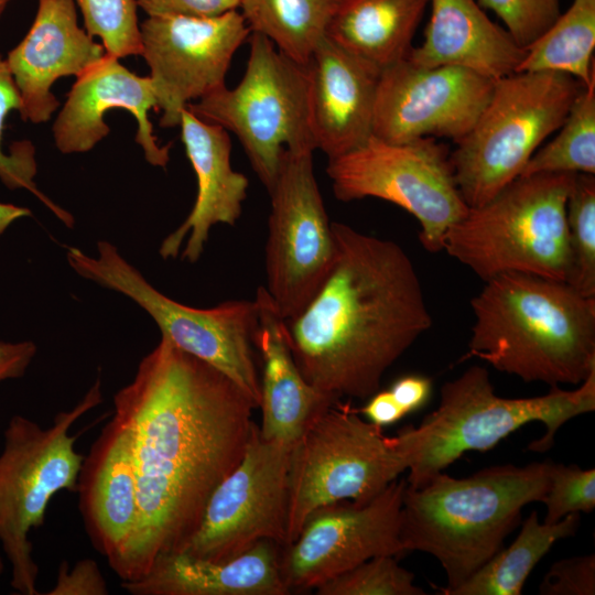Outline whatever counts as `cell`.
I'll use <instances>...</instances> for the list:
<instances>
[{"mask_svg": "<svg viewBox=\"0 0 595 595\" xmlns=\"http://www.w3.org/2000/svg\"><path fill=\"white\" fill-rule=\"evenodd\" d=\"M551 462L496 465L465 478L439 473L403 494L400 542L403 551L434 556L446 574L450 595L502 545L522 509L542 502Z\"/></svg>", "mask_w": 595, "mask_h": 595, "instance_id": "4", "label": "cell"}, {"mask_svg": "<svg viewBox=\"0 0 595 595\" xmlns=\"http://www.w3.org/2000/svg\"><path fill=\"white\" fill-rule=\"evenodd\" d=\"M556 132L530 158L520 176L540 173L595 175V78L578 94Z\"/></svg>", "mask_w": 595, "mask_h": 595, "instance_id": "30", "label": "cell"}, {"mask_svg": "<svg viewBox=\"0 0 595 595\" xmlns=\"http://www.w3.org/2000/svg\"><path fill=\"white\" fill-rule=\"evenodd\" d=\"M36 354L31 340L0 342V382L22 377Z\"/></svg>", "mask_w": 595, "mask_h": 595, "instance_id": "40", "label": "cell"}, {"mask_svg": "<svg viewBox=\"0 0 595 595\" xmlns=\"http://www.w3.org/2000/svg\"><path fill=\"white\" fill-rule=\"evenodd\" d=\"M12 0H0V15Z\"/></svg>", "mask_w": 595, "mask_h": 595, "instance_id": "43", "label": "cell"}, {"mask_svg": "<svg viewBox=\"0 0 595 595\" xmlns=\"http://www.w3.org/2000/svg\"><path fill=\"white\" fill-rule=\"evenodd\" d=\"M542 502L545 505L543 522L549 524L570 513L591 512L595 507V469L553 463Z\"/></svg>", "mask_w": 595, "mask_h": 595, "instance_id": "35", "label": "cell"}, {"mask_svg": "<svg viewBox=\"0 0 595 595\" xmlns=\"http://www.w3.org/2000/svg\"><path fill=\"white\" fill-rule=\"evenodd\" d=\"M312 150H285L270 195L264 285L283 320L318 291L336 258L332 223L313 169Z\"/></svg>", "mask_w": 595, "mask_h": 595, "instance_id": "13", "label": "cell"}, {"mask_svg": "<svg viewBox=\"0 0 595 595\" xmlns=\"http://www.w3.org/2000/svg\"><path fill=\"white\" fill-rule=\"evenodd\" d=\"M398 558L380 555L335 576L315 588L317 595H424L414 574Z\"/></svg>", "mask_w": 595, "mask_h": 595, "instance_id": "34", "label": "cell"}, {"mask_svg": "<svg viewBox=\"0 0 595 595\" xmlns=\"http://www.w3.org/2000/svg\"><path fill=\"white\" fill-rule=\"evenodd\" d=\"M85 30L102 41L106 54L122 58L142 54L136 0H73Z\"/></svg>", "mask_w": 595, "mask_h": 595, "instance_id": "33", "label": "cell"}, {"mask_svg": "<svg viewBox=\"0 0 595 595\" xmlns=\"http://www.w3.org/2000/svg\"><path fill=\"white\" fill-rule=\"evenodd\" d=\"M494 83L467 68L422 67L405 57L380 73L372 134L393 143L426 137L456 143L476 122Z\"/></svg>", "mask_w": 595, "mask_h": 595, "instance_id": "17", "label": "cell"}, {"mask_svg": "<svg viewBox=\"0 0 595 595\" xmlns=\"http://www.w3.org/2000/svg\"><path fill=\"white\" fill-rule=\"evenodd\" d=\"M3 567H4V564H3L2 559L0 558V576H1L2 572H3Z\"/></svg>", "mask_w": 595, "mask_h": 595, "instance_id": "44", "label": "cell"}, {"mask_svg": "<svg viewBox=\"0 0 595 595\" xmlns=\"http://www.w3.org/2000/svg\"><path fill=\"white\" fill-rule=\"evenodd\" d=\"M105 54V47L79 26L73 0H37L31 28L6 57L19 89L22 120L48 121L60 105L53 84L78 76Z\"/></svg>", "mask_w": 595, "mask_h": 595, "instance_id": "19", "label": "cell"}, {"mask_svg": "<svg viewBox=\"0 0 595 595\" xmlns=\"http://www.w3.org/2000/svg\"><path fill=\"white\" fill-rule=\"evenodd\" d=\"M580 513H570L555 523L540 522L537 511L523 521L513 542L499 550L450 595H520L538 562L553 544L578 530Z\"/></svg>", "mask_w": 595, "mask_h": 595, "instance_id": "27", "label": "cell"}, {"mask_svg": "<svg viewBox=\"0 0 595 595\" xmlns=\"http://www.w3.org/2000/svg\"><path fill=\"white\" fill-rule=\"evenodd\" d=\"M466 357L526 382L581 385L595 370V298L566 282L508 272L470 300Z\"/></svg>", "mask_w": 595, "mask_h": 595, "instance_id": "3", "label": "cell"}, {"mask_svg": "<svg viewBox=\"0 0 595 595\" xmlns=\"http://www.w3.org/2000/svg\"><path fill=\"white\" fill-rule=\"evenodd\" d=\"M340 0H240L239 8L251 32L269 39L292 61L307 65L327 36Z\"/></svg>", "mask_w": 595, "mask_h": 595, "instance_id": "28", "label": "cell"}, {"mask_svg": "<svg viewBox=\"0 0 595 595\" xmlns=\"http://www.w3.org/2000/svg\"><path fill=\"white\" fill-rule=\"evenodd\" d=\"M389 390L408 414L426 403L431 394L432 381L424 376L408 375L397 379Z\"/></svg>", "mask_w": 595, "mask_h": 595, "instance_id": "41", "label": "cell"}, {"mask_svg": "<svg viewBox=\"0 0 595 595\" xmlns=\"http://www.w3.org/2000/svg\"><path fill=\"white\" fill-rule=\"evenodd\" d=\"M259 321L255 347L262 359L260 436L293 446L309 424L327 407L338 402L313 387L292 355L285 321L264 286L257 290Z\"/></svg>", "mask_w": 595, "mask_h": 595, "instance_id": "23", "label": "cell"}, {"mask_svg": "<svg viewBox=\"0 0 595 595\" xmlns=\"http://www.w3.org/2000/svg\"><path fill=\"white\" fill-rule=\"evenodd\" d=\"M306 66L311 128L316 149L332 159L365 143L372 136L381 72L327 36Z\"/></svg>", "mask_w": 595, "mask_h": 595, "instance_id": "21", "label": "cell"}, {"mask_svg": "<svg viewBox=\"0 0 595 595\" xmlns=\"http://www.w3.org/2000/svg\"><path fill=\"white\" fill-rule=\"evenodd\" d=\"M280 552L271 540L219 562L171 552L156 558L141 578L122 581L121 588L132 595H286Z\"/></svg>", "mask_w": 595, "mask_h": 595, "instance_id": "24", "label": "cell"}, {"mask_svg": "<svg viewBox=\"0 0 595 595\" xmlns=\"http://www.w3.org/2000/svg\"><path fill=\"white\" fill-rule=\"evenodd\" d=\"M538 591L541 595H594L595 555H577L554 562Z\"/></svg>", "mask_w": 595, "mask_h": 595, "instance_id": "37", "label": "cell"}, {"mask_svg": "<svg viewBox=\"0 0 595 595\" xmlns=\"http://www.w3.org/2000/svg\"><path fill=\"white\" fill-rule=\"evenodd\" d=\"M66 259L80 277L136 302L156 323L161 336L215 367L257 404L260 378L255 360L259 306L255 300H229L197 309L161 293L109 241L97 242V256L66 247Z\"/></svg>", "mask_w": 595, "mask_h": 595, "instance_id": "10", "label": "cell"}, {"mask_svg": "<svg viewBox=\"0 0 595 595\" xmlns=\"http://www.w3.org/2000/svg\"><path fill=\"white\" fill-rule=\"evenodd\" d=\"M152 108H158V98L151 77L134 74L119 58L105 54L76 76L53 125L55 145L64 154L91 150L110 132L105 113L125 109L137 120L136 142L148 163L165 167L170 144L160 145L153 134L148 116Z\"/></svg>", "mask_w": 595, "mask_h": 595, "instance_id": "18", "label": "cell"}, {"mask_svg": "<svg viewBox=\"0 0 595 595\" xmlns=\"http://www.w3.org/2000/svg\"><path fill=\"white\" fill-rule=\"evenodd\" d=\"M335 197L353 202L367 197L390 202L420 224L421 245L443 250L447 230L468 210L450 161V151L435 138L393 143L374 134L326 166Z\"/></svg>", "mask_w": 595, "mask_h": 595, "instance_id": "12", "label": "cell"}, {"mask_svg": "<svg viewBox=\"0 0 595 595\" xmlns=\"http://www.w3.org/2000/svg\"><path fill=\"white\" fill-rule=\"evenodd\" d=\"M248 39L249 57L239 84L231 89L225 86L186 108L199 119L235 133L269 191L285 150H316L309 71L266 36L251 32Z\"/></svg>", "mask_w": 595, "mask_h": 595, "instance_id": "9", "label": "cell"}, {"mask_svg": "<svg viewBox=\"0 0 595 595\" xmlns=\"http://www.w3.org/2000/svg\"><path fill=\"white\" fill-rule=\"evenodd\" d=\"M21 98L7 60L0 54V180L10 190L25 188L36 195L68 227L74 218L60 208L37 188L33 181L36 174L35 149L31 141L12 143L9 152L2 150V137L8 115L20 111Z\"/></svg>", "mask_w": 595, "mask_h": 595, "instance_id": "32", "label": "cell"}, {"mask_svg": "<svg viewBox=\"0 0 595 595\" xmlns=\"http://www.w3.org/2000/svg\"><path fill=\"white\" fill-rule=\"evenodd\" d=\"M255 401L229 377L166 337L113 397L137 477L139 515L115 570L121 581L144 576L156 558L181 551L206 505L240 462Z\"/></svg>", "mask_w": 595, "mask_h": 595, "instance_id": "1", "label": "cell"}, {"mask_svg": "<svg viewBox=\"0 0 595 595\" xmlns=\"http://www.w3.org/2000/svg\"><path fill=\"white\" fill-rule=\"evenodd\" d=\"M424 40L408 58L422 67L458 66L497 80L515 73L524 57L506 29L494 23L476 0H429Z\"/></svg>", "mask_w": 595, "mask_h": 595, "instance_id": "25", "label": "cell"}, {"mask_svg": "<svg viewBox=\"0 0 595 595\" xmlns=\"http://www.w3.org/2000/svg\"><path fill=\"white\" fill-rule=\"evenodd\" d=\"M333 268L285 321L304 378L333 399H367L385 372L432 326L415 267L397 242L332 223Z\"/></svg>", "mask_w": 595, "mask_h": 595, "instance_id": "2", "label": "cell"}, {"mask_svg": "<svg viewBox=\"0 0 595 595\" xmlns=\"http://www.w3.org/2000/svg\"><path fill=\"white\" fill-rule=\"evenodd\" d=\"M46 595H107L106 580L95 560L83 559L73 567L62 562L54 586Z\"/></svg>", "mask_w": 595, "mask_h": 595, "instance_id": "38", "label": "cell"}, {"mask_svg": "<svg viewBox=\"0 0 595 595\" xmlns=\"http://www.w3.org/2000/svg\"><path fill=\"white\" fill-rule=\"evenodd\" d=\"M181 139L197 178V195L186 219L159 249L163 259L181 258L195 263L204 251L210 229L217 224L234 226L242 212L249 180L232 169L231 140L223 127L206 122L187 108L181 113Z\"/></svg>", "mask_w": 595, "mask_h": 595, "instance_id": "20", "label": "cell"}, {"mask_svg": "<svg viewBox=\"0 0 595 595\" xmlns=\"http://www.w3.org/2000/svg\"><path fill=\"white\" fill-rule=\"evenodd\" d=\"M76 493L85 530L115 571L133 536L139 505L129 437L113 415L84 456Z\"/></svg>", "mask_w": 595, "mask_h": 595, "instance_id": "22", "label": "cell"}, {"mask_svg": "<svg viewBox=\"0 0 595 595\" xmlns=\"http://www.w3.org/2000/svg\"><path fill=\"white\" fill-rule=\"evenodd\" d=\"M429 0H340L327 37L378 71L408 57Z\"/></svg>", "mask_w": 595, "mask_h": 595, "instance_id": "26", "label": "cell"}, {"mask_svg": "<svg viewBox=\"0 0 595 595\" xmlns=\"http://www.w3.org/2000/svg\"><path fill=\"white\" fill-rule=\"evenodd\" d=\"M595 409V370L573 390L551 387L542 396L504 398L496 394L482 366L467 368L443 385L439 407L418 426L393 436L408 463L407 485L419 488L469 451L485 452L530 422H541L544 434L529 444L547 452L569 420Z\"/></svg>", "mask_w": 595, "mask_h": 595, "instance_id": "5", "label": "cell"}, {"mask_svg": "<svg viewBox=\"0 0 595 595\" xmlns=\"http://www.w3.org/2000/svg\"><path fill=\"white\" fill-rule=\"evenodd\" d=\"M575 175L517 177L485 204L469 207L447 230L443 250L483 281L520 272L567 283L566 202Z\"/></svg>", "mask_w": 595, "mask_h": 595, "instance_id": "6", "label": "cell"}, {"mask_svg": "<svg viewBox=\"0 0 595 595\" xmlns=\"http://www.w3.org/2000/svg\"><path fill=\"white\" fill-rule=\"evenodd\" d=\"M571 253L567 280L574 290L595 298V175L578 173L566 202Z\"/></svg>", "mask_w": 595, "mask_h": 595, "instance_id": "31", "label": "cell"}, {"mask_svg": "<svg viewBox=\"0 0 595 595\" xmlns=\"http://www.w3.org/2000/svg\"><path fill=\"white\" fill-rule=\"evenodd\" d=\"M405 479H396L371 500H343L315 509L296 539L281 547L280 573L291 591L315 589L380 555L399 558Z\"/></svg>", "mask_w": 595, "mask_h": 595, "instance_id": "16", "label": "cell"}, {"mask_svg": "<svg viewBox=\"0 0 595 595\" xmlns=\"http://www.w3.org/2000/svg\"><path fill=\"white\" fill-rule=\"evenodd\" d=\"M407 469L393 436L382 428L342 401L327 407L291 448L285 545L315 509L343 500L367 502Z\"/></svg>", "mask_w": 595, "mask_h": 595, "instance_id": "11", "label": "cell"}, {"mask_svg": "<svg viewBox=\"0 0 595 595\" xmlns=\"http://www.w3.org/2000/svg\"><path fill=\"white\" fill-rule=\"evenodd\" d=\"M584 87L558 72H515L495 80L476 122L450 152L455 183L468 207L485 204L521 175Z\"/></svg>", "mask_w": 595, "mask_h": 595, "instance_id": "7", "label": "cell"}, {"mask_svg": "<svg viewBox=\"0 0 595 595\" xmlns=\"http://www.w3.org/2000/svg\"><path fill=\"white\" fill-rule=\"evenodd\" d=\"M360 412L367 416L369 422L380 428L391 425L407 415L390 390L375 392L368 398Z\"/></svg>", "mask_w": 595, "mask_h": 595, "instance_id": "42", "label": "cell"}, {"mask_svg": "<svg viewBox=\"0 0 595 595\" xmlns=\"http://www.w3.org/2000/svg\"><path fill=\"white\" fill-rule=\"evenodd\" d=\"M477 3L493 10L524 50L561 14L560 0H477Z\"/></svg>", "mask_w": 595, "mask_h": 595, "instance_id": "36", "label": "cell"}, {"mask_svg": "<svg viewBox=\"0 0 595 595\" xmlns=\"http://www.w3.org/2000/svg\"><path fill=\"white\" fill-rule=\"evenodd\" d=\"M148 17L166 14L216 15L238 9L240 0H136Z\"/></svg>", "mask_w": 595, "mask_h": 595, "instance_id": "39", "label": "cell"}, {"mask_svg": "<svg viewBox=\"0 0 595 595\" xmlns=\"http://www.w3.org/2000/svg\"><path fill=\"white\" fill-rule=\"evenodd\" d=\"M102 400L100 379L71 410L58 412L47 428L13 415L3 432L0 453V543L11 565V587L37 595L39 565L29 534L40 528L51 499L76 493L84 456L75 448L73 424Z\"/></svg>", "mask_w": 595, "mask_h": 595, "instance_id": "8", "label": "cell"}, {"mask_svg": "<svg viewBox=\"0 0 595 595\" xmlns=\"http://www.w3.org/2000/svg\"><path fill=\"white\" fill-rule=\"evenodd\" d=\"M291 448L263 440L253 422L240 462L216 487L198 529L178 552L219 562L261 540L284 547Z\"/></svg>", "mask_w": 595, "mask_h": 595, "instance_id": "14", "label": "cell"}, {"mask_svg": "<svg viewBox=\"0 0 595 595\" xmlns=\"http://www.w3.org/2000/svg\"><path fill=\"white\" fill-rule=\"evenodd\" d=\"M595 0H573L527 48L516 72H558L587 86L595 78Z\"/></svg>", "mask_w": 595, "mask_h": 595, "instance_id": "29", "label": "cell"}, {"mask_svg": "<svg viewBox=\"0 0 595 595\" xmlns=\"http://www.w3.org/2000/svg\"><path fill=\"white\" fill-rule=\"evenodd\" d=\"M140 31L163 128L180 126L190 102L226 86L232 56L251 33L237 9L205 17H148Z\"/></svg>", "mask_w": 595, "mask_h": 595, "instance_id": "15", "label": "cell"}]
</instances>
